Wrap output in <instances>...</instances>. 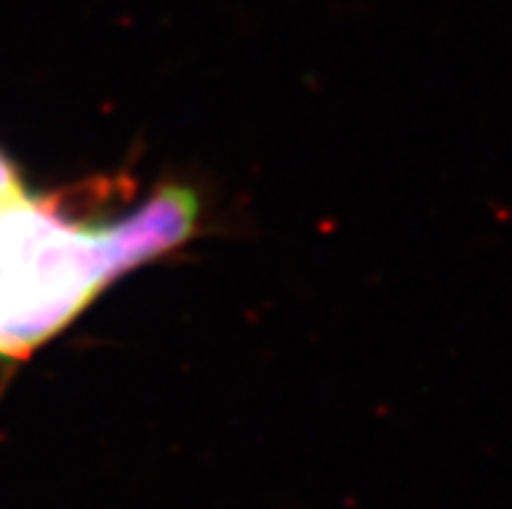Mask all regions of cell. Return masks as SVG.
Instances as JSON below:
<instances>
[{"label":"cell","instance_id":"cell-1","mask_svg":"<svg viewBox=\"0 0 512 509\" xmlns=\"http://www.w3.org/2000/svg\"><path fill=\"white\" fill-rule=\"evenodd\" d=\"M102 226H78L26 195L0 213V356L58 336L112 284Z\"/></svg>","mask_w":512,"mask_h":509},{"label":"cell","instance_id":"cell-2","mask_svg":"<svg viewBox=\"0 0 512 509\" xmlns=\"http://www.w3.org/2000/svg\"><path fill=\"white\" fill-rule=\"evenodd\" d=\"M201 203L190 187L164 185L138 211L102 226L112 276L120 278L141 263L167 255L195 234Z\"/></svg>","mask_w":512,"mask_h":509},{"label":"cell","instance_id":"cell-3","mask_svg":"<svg viewBox=\"0 0 512 509\" xmlns=\"http://www.w3.org/2000/svg\"><path fill=\"white\" fill-rule=\"evenodd\" d=\"M21 198H26V190L19 177V169L13 167L11 159L0 151V213L13 203H19Z\"/></svg>","mask_w":512,"mask_h":509}]
</instances>
